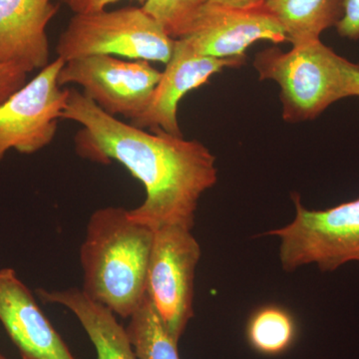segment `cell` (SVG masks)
Segmentation results:
<instances>
[{
    "mask_svg": "<svg viewBox=\"0 0 359 359\" xmlns=\"http://www.w3.org/2000/svg\"><path fill=\"white\" fill-rule=\"evenodd\" d=\"M61 118L82 127L79 156L101 164L116 161L141 182L145 201L129 210L130 218L153 231L167 224L193 230L201 197L218 182L216 157L204 144L127 124L74 88Z\"/></svg>",
    "mask_w": 359,
    "mask_h": 359,
    "instance_id": "1",
    "label": "cell"
},
{
    "mask_svg": "<svg viewBox=\"0 0 359 359\" xmlns=\"http://www.w3.org/2000/svg\"><path fill=\"white\" fill-rule=\"evenodd\" d=\"M154 231L130 218L123 207H104L90 217L80 248L84 292L90 299L129 318L147 292Z\"/></svg>",
    "mask_w": 359,
    "mask_h": 359,
    "instance_id": "2",
    "label": "cell"
},
{
    "mask_svg": "<svg viewBox=\"0 0 359 359\" xmlns=\"http://www.w3.org/2000/svg\"><path fill=\"white\" fill-rule=\"evenodd\" d=\"M254 67L259 79L280 86L283 118L289 123L316 119L337 101L355 97L359 65L320 39L292 45L287 52L269 47L257 54Z\"/></svg>",
    "mask_w": 359,
    "mask_h": 359,
    "instance_id": "3",
    "label": "cell"
},
{
    "mask_svg": "<svg viewBox=\"0 0 359 359\" xmlns=\"http://www.w3.org/2000/svg\"><path fill=\"white\" fill-rule=\"evenodd\" d=\"M175 39L143 7L74 13L59 36L57 57L65 62L92 55L121 56L167 65Z\"/></svg>",
    "mask_w": 359,
    "mask_h": 359,
    "instance_id": "4",
    "label": "cell"
},
{
    "mask_svg": "<svg viewBox=\"0 0 359 359\" xmlns=\"http://www.w3.org/2000/svg\"><path fill=\"white\" fill-rule=\"evenodd\" d=\"M294 221L266 235L280 240V261L292 273L308 264L334 271L349 262H359V198L327 210H309L299 194L292 196Z\"/></svg>",
    "mask_w": 359,
    "mask_h": 359,
    "instance_id": "5",
    "label": "cell"
},
{
    "mask_svg": "<svg viewBox=\"0 0 359 359\" xmlns=\"http://www.w3.org/2000/svg\"><path fill=\"white\" fill-rule=\"evenodd\" d=\"M201 256L192 229L167 224L154 231L146 294L177 344L194 318L196 269Z\"/></svg>",
    "mask_w": 359,
    "mask_h": 359,
    "instance_id": "6",
    "label": "cell"
},
{
    "mask_svg": "<svg viewBox=\"0 0 359 359\" xmlns=\"http://www.w3.org/2000/svg\"><path fill=\"white\" fill-rule=\"evenodd\" d=\"M161 76L162 71L149 61L92 55L65 62L58 83L82 87V93L104 112L132 121L148 107Z\"/></svg>",
    "mask_w": 359,
    "mask_h": 359,
    "instance_id": "7",
    "label": "cell"
},
{
    "mask_svg": "<svg viewBox=\"0 0 359 359\" xmlns=\"http://www.w3.org/2000/svg\"><path fill=\"white\" fill-rule=\"evenodd\" d=\"M65 63L56 58L0 104V162L11 150L34 154L55 138L69 92L58 83Z\"/></svg>",
    "mask_w": 359,
    "mask_h": 359,
    "instance_id": "8",
    "label": "cell"
},
{
    "mask_svg": "<svg viewBox=\"0 0 359 359\" xmlns=\"http://www.w3.org/2000/svg\"><path fill=\"white\" fill-rule=\"evenodd\" d=\"M184 42L195 53L219 59L244 58L257 41H287L283 26L266 4L229 7L207 4L200 11Z\"/></svg>",
    "mask_w": 359,
    "mask_h": 359,
    "instance_id": "9",
    "label": "cell"
},
{
    "mask_svg": "<svg viewBox=\"0 0 359 359\" xmlns=\"http://www.w3.org/2000/svg\"><path fill=\"white\" fill-rule=\"evenodd\" d=\"M244 58L219 59L195 53L182 39H175L173 54L162 71L148 107L130 124L144 130L161 129L183 136L178 121L180 101L193 90L207 83L224 68L238 67Z\"/></svg>",
    "mask_w": 359,
    "mask_h": 359,
    "instance_id": "10",
    "label": "cell"
},
{
    "mask_svg": "<svg viewBox=\"0 0 359 359\" xmlns=\"http://www.w3.org/2000/svg\"><path fill=\"white\" fill-rule=\"evenodd\" d=\"M0 323L22 359H76L13 269H0Z\"/></svg>",
    "mask_w": 359,
    "mask_h": 359,
    "instance_id": "11",
    "label": "cell"
},
{
    "mask_svg": "<svg viewBox=\"0 0 359 359\" xmlns=\"http://www.w3.org/2000/svg\"><path fill=\"white\" fill-rule=\"evenodd\" d=\"M58 13L52 0H0V65L28 73L50 63L47 26Z\"/></svg>",
    "mask_w": 359,
    "mask_h": 359,
    "instance_id": "12",
    "label": "cell"
},
{
    "mask_svg": "<svg viewBox=\"0 0 359 359\" xmlns=\"http://www.w3.org/2000/svg\"><path fill=\"white\" fill-rule=\"evenodd\" d=\"M36 294L42 302L65 306L76 316L95 347L97 359H137L126 328L110 309L90 299L82 290L39 289Z\"/></svg>",
    "mask_w": 359,
    "mask_h": 359,
    "instance_id": "13",
    "label": "cell"
},
{
    "mask_svg": "<svg viewBox=\"0 0 359 359\" xmlns=\"http://www.w3.org/2000/svg\"><path fill=\"white\" fill-rule=\"evenodd\" d=\"M292 45L320 39L339 23L344 0H264Z\"/></svg>",
    "mask_w": 359,
    "mask_h": 359,
    "instance_id": "14",
    "label": "cell"
},
{
    "mask_svg": "<svg viewBox=\"0 0 359 359\" xmlns=\"http://www.w3.org/2000/svg\"><path fill=\"white\" fill-rule=\"evenodd\" d=\"M297 335L294 316L276 304L261 306L248 321V341L255 351L264 355H278L289 351Z\"/></svg>",
    "mask_w": 359,
    "mask_h": 359,
    "instance_id": "15",
    "label": "cell"
},
{
    "mask_svg": "<svg viewBox=\"0 0 359 359\" xmlns=\"http://www.w3.org/2000/svg\"><path fill=\"white\" fill-rule=\"evenodd\" d=\"M137 359H180L178 344L168 334L146 294L126 327Z\"/></svg>",
    "mask_w": 359,
    "mask_h": 359,
    "instance_id": "16",
    "label": "cell"
},
{
    "mask_svg": "<svg viewBox=\"0 0 359 359\" xmlns=\"http://www.w3.org/2000/svg\"><path fill=\"white\" fill-rule=\"evenodd\" d=\"M208 0H147L144 11L174 39L185 36Z\"/></svg>",
    "mask_w": 359,
    "mask_h": 359,
    "instance_id": "17",
    "label": "cell"
},
{
    "mask_svg": "<svg viewBox=\"0 0 359 359\" xmlns=\"http://www.w3.org/2000/svg\"><path fill=\"white\" fill-rule=\"evenodd\" d=\"M29 73L15 65H0V104L27 82Z\"/></svg>",
    "mask_w": 359,
    "mask_h": 359,
    "instance_id": "18",
    "label": "cell"
},
{
    "mask_svg": "<svg viewBox=\"0 0 359 359\" xmlns=\"http://www.w3.org/2000/svg\"><path fill=\"white\" fill-rule=\"evenodd\" d=\"M335 28L344 39L359 40V0H344L342 16Z\"/></svg>",
    "mask_w": 359,
    "mask_h": 359,
    "instance_id": "19",
    "label": "cell"
},
{
    "mask_svg": "<svg viewBox=\"0 0 359 359\" xmlns=\"http://www.w3.org/2000/svg\"><path fill=\"white\" fill-rule=\"evenodd\" d=\"M61 1L73 13H88L106 9L110 4L120 1V0H61ZM134 1L138 2L142 6L147 0H134Z\"/></svg>",
    "mask_w": 359,
    "mask_h": 359,
    "instance_id": "20",
    "label": "cell"
},
{
    "mask_svg": "<svg viewBox=\"0 0 359 359\" xmlns=\"http://www.w3.org/2000/svg\"><path fill=\"white\" fill-rule=\"evenodd\" d=\"M264 0H208V4H218V6L229 7H250L262 4Z\"/></svg>",
    "mask_w": 359,
    "mask_h": 359,
    "instance_id": "21",
    "label": "cell"
},
{
    "mask_svg": "<svg viewBox=\"0 0 359 359\" xmlns=\"http://www.w3.org/2000/svg\"><path fill=\"white\" fill-rule=\"evenodd\" d=\"M355 97H359V72L356 75L355 80Z\"/></svg>",
    "mask_w": 359,
    "mask_h": 359,
    "instance_id": "22",
    "label": "cell"
},
{
    "mask_svg": "<svg viewBox=\"0 0 359 359\" xmlns=\"http://www.w3.org/2000/svg\"><path fill=\"white\" fill-rule=\"evenodd\" d=\"M0 359H9V358H7V356L4 355V354L2 353L1 351H0Z\"/></svg>",
    "mask_w": 359,
    "mask_h": 359,
    "instance_id": "23",
    "label": "cell"
}]
</instances>
